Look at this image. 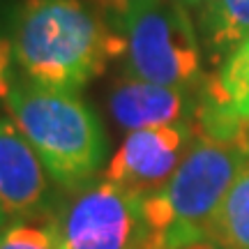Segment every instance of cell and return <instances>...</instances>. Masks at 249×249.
<instances>
[{"mask_svg":"<svg viewBox=\"0 0 249 249\" xmlns=\"http://www.w3.org/2000/svg\"><path fill=\"white\" fill-rule=\"evenodd\" d=\"M9 42L26 79L60 90L88 86L124 53L123 33L83 0H23Z\"/></svg>","mask_w":249,"mask_h":249,"instance_id":"6da1fadb","label":"cell"},{"mask_svg":"<svg viewBox=\"0 0 249 249\" xmlns=\"http://www.w3.org/2000/svg\"><path fill=\"white\" fill-rule=\"evenodd\" d=\"M5 108L53 182L74 189L99 176L108 155L107 132L76 90L14 81Z\"/></svg>","mask_w":249,"mask_h":249,"instance_id":"7a4b0ae2","label":"cell"},{"mask_svg":"<svg viewBox=\"0 0 249 249\" xmlns=\"http://www.w3.org/2000/svg\"><path fill=\"white\" fill-rule=\"evenodd\" d=\"M249 161V136L219 139L194 129V141L169 182L143 196L150 245L182 249L208 238V224Z\"/></svg>","mask_w":249,"mask_h":249,"instance_id":"3957f363","label":"cell"},{"mask_svg":"<svg viewBox=\"0 0 249 249\" xmlns=\"http://www.w3.org/2000/svg\"><path fill=\"white\" fill-rule=\"evenodd\" d=\"M178 0H152L120 28L124 74L182 90H201L203 55L196 21Z\"/></svg>","mask_w":249,"mask_h":249,"instance_id":"277c9868","label":"cell"},{"mask_svg":"<svg viewBox=\"0 0 249 249\" xmlns=\"http://www.w3.org/2000/svg\"><path fill=\"white\" fill-rule=\"evenodd\" d=\"M46 222L65 249H143L150 245L143 196L107 178L67 189Z\"/></svg>","mask_w":249,"mask_h":249,"instance_id":"5b68a950","label":"cell"},{"mask_svg":"<svg viewBox=\"0 0 249 249\" xmlns=\"http://www.w3.org/2000/svg\"><path fill=\"white\" fill-rule=\"evenodd\" d=\"M194 141V124L148 127L129 132L108 160L102 178L139 196L155 194L169 182Z\"/></svg>","mask_w":249,"mask_h":249,"instance_id":"8992f818","label":"cell"},{"mask_svg":"<svg viewBox=\"0 0 249 249\" xmlns=\"http://www.w3.org/2000/svg\"><path fill=\"white\" fill-rule=\"evenodd\" d=\"M51 182L14 120L0 116V205L9 222H33L51 213Z\"/></svg>","mask_w":249,"mask_h":249,"instance_id":"52a82bcc","label":"cell"},{"mask_svg":"<svg viewBox=\"0 0 249 249\" xmlns=\"http://www.w3.org/2000/svg\"><path fill=\"white\" fill-rule=\"evenodd\" d=\"M194 129L219 139L249 136V37L203 81Z\"/></svg>","mask_w":249,"mask_h":249,"instance_id":"ba28073f","label":"cell"},{"mask_svg":"<svg viewBox=\"0 0 249 249\" xmlns=\"http://www.w3.org/2000/svg\"><path fill=\"white\" fill-rule=\"evenodd\" d=\"M201 90L169 88L124 74L108 92V113L127 132L194 124Z\"/></svg>","mask_w":249,"mask_h":249,"instance_id":"9c48e42d","label":"cell"},{"mask_svg":"<svg viewBox=\"0 0 249 249\" xmlns=\"http://www.w3.org/2000/svg\"><path fill=\"white\" fill-rule=\"evenodd\" d=\"M198 35L210 62L222 65L249 37V0H208L198 12Z\"/></svg>","mask_w":249,"mask_h":249,"instance_id":"30bf717a","label":"cell"},{"mask_svg":"<svg viewBox=\"0 0 249 249\" xmlns=\"http://www.w3.org/2000/svg\"><path fill=\"white\" fill-rule=\"evenodd\" d=\"M208 238L229 249H249V161L208 224Z\"/></svg>","mask_w":249,"mask_h":249,"instance_id":"8fae6325","label":"cell"},{"mask_svg":"<svg viewBox=\"0 0 249 249\" xmlns=\"http://www.w3.org/2000/svg\"><path fill=\"white\" fill-rule=\"evenodd\" d=\"M0 249H65L49 222H12L0 231Z\"/></svg>","mask_w":249,"mask_h":249,"instance_id":"7c38bea8","label":"cell"},{"mask_svg":"<svg viewBox=\"0 0 249 249\" xmlns=\"http://www.w3.org/2000/svg\"><path fill=\"white\" fill-rule=\"evenodd\" d=\"M86 2H88L90 7L97 9L116 30H120L123 23L132 17L136 9L150 5L152 0H86Z\"/></svg>","mask_w":249,"mask_h":249,"instance_id":"4fadbf2b","label":"cell"},{"mask_svg":"<svg viewBox=\"0 0 249 249\" xmlns=\"http://www.w3.org/2000/svg\"><path fill=\"white\" fill-rule=\"evenodd\" d=\"M12 60H14V51H12V42L0 37V99L5 102L7 92L14 86L12 79Z\"/></svg>","mask_w":249,"mask_h":249,"instance_id":"5bb4252c","label":"cell"},{"mask_svg":"<svg viewBox=\"0 0 249 249\" xmlns=\"http://www.w3.org/2000/svg\"><path fill=\"white\" fill-rule=\"evenodd\" d=\"M182 249H229V247L219 245V242L213 240V238H201V240L192 242V245H187V247H182Z\"/></svg>","mask_w":249,"mask_h":249,"instance_id":"9a60e30c","label":"cell"},{"mask_svg":"<svg viewBox=\"0 0 249 249\" xmlns=\"http://www.w3.org/2000/svg\"><path fill=\"white\" fill-rule=\"evenodd\" d=\"M178 2L187 9V12H194V14H198V12L208 5V0H178Z\"/></svg>","mask_w":249,"mask_h":249,"instance_id":"2e32d148","label":"cell"},{"mask_svg":"<svg viewBox=\"0 0 249 249\" xmlns=\"http://www.w3.org/2000/svg\"><path fill=\"white\" fill-rule=\"evenodd\" d=\"M7 224H12V222H9L7 213H5V210H2V205H0V231H2V229H5Z\"/></svg>","mask_w":249,"mask_h":249,"instance_id":"e0dca14e","label":"cell"},{"mask_svg":"<svg viewBox=\"0 0 249 249\" xmlns=\"http://www.w3.org/2000/svg\"><path fill=\"white\" fill-rule=\"evenodd\" d=\"M143 249H160V247H155V245H148V247H143Z\"/></svg>","mask_w":249,"mask_h":249,"instance_id":"ac0fdd59","label":"cell"}]
</instances>
